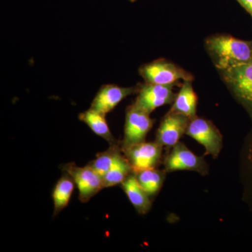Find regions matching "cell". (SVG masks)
Masks as SVG:
<instances>
[{"mask_svg":"<svg viewBox=\"0 0 252 252\" xmlns=\"http://www.w3.org/2000/svg\"><path fill=\"white\" fill-rule=\"evenodd\" d=\"M206 48L219 70L252 62V41H245L230 35L210 36Z\"/></svg>","mask_w":252,"mask_h":252,"instance_id":"cell-1","label":"cell"},{"mask_svg":"<svg viewBox=\"0 0 252 252\" xmlns=\"http://www.w3.org/2000/svg\"><path fill=\"white\" fill-rule=\"evenodd\" d=\"M225 84L252 119V62L220 70Z\"/></svg>","mask_w":252,"mask_h":252,"instance_id":"cell-2","label":"cell"},{"mask_svg":"<svg viewBox=\"0 0 252 252\" xmlns=\"http://www.w3.org/2000/svg\"><path fill=\"white\" fill-rule=\"evenodd\" d=\"M139 72L147 84L167 85L175 84L176 81L181 79L193 80L191 74L164 59L157 60L144 64L140 68Z\"/></svg>","mask_w":252,"mask_h":252,"instance_id":"cell-3","label":"cell"},{"mask_svg":"<svg viewBox=\"0 0 252 252\" xmlns=\"http://www.w3.org/2000/svg\"><path fill=\"white\" fill-rule=\"evenodd\" d=\"M186 135L197 141L205 149V155L217 158L223 147V137L213 123L195 117L190 119Z\"/></svg>","mask_w":252,"mask_h":252,"instance_id":"cell-4","label":"cell"},{"mask_svg":"<svg viewBox=\"0 0 252 252\" xmlns=\"http://www.w3.org/2000/svg\"><path fill=\"white\" fill-rule=\"evenodd\" d=\"M162 147L154 142H140L121 147L133 172L156 168L161 158Z\"/></svg>","mask_w":252,"mask_h":252,"instance_id":"cell-5","label":"cell"},{"mask_svg":"<svg viewBox=\"0 0 252 252\" xmlns=\"http://www.w3.org/2000/svg\"><path fill=\"white\" fill-rule=\"evenodd\" d=\"M63 171L72 177L79 190V200L86 203L104 189L102 177L89 165L79 167L74 163L63 166Z\"/></svg>","mask_w":252,"mask_h":252,"instance_id":"cell-6","label":"cell"},{"mask_svg":"<svg viewBox=\"0 0 252 252\" xmlns=\"http://www.w3.org/2000/svg\"><path fill=\"white\" fill-rule=\"evenodd\" d=\"M164 165L166 172L187 170L202 175L208 173V165L204 158L197 156L180 142L172 147L171 152L165 158Z\"/></svg>","mask_w":252,"mask_h":252,"instance_id":"cell-7","label":"cell"},{"mask_svg":"<svg viewBox=\"0 0 252 252\" xmlns=\"http://www.w3.org/2000/svg\"><path fill=\"white\" fill-rule=\"evenodd\" d=\"M153 124V120L148 113L139 108L135 104L129 106L126 112L122 147L145 142L146 137Z\"/></svg>","mask_w":252,"mask_h":252,"instance_id":"cell-8","label":"cell"},{"mask_svg":"<svg viewBox=\"0 0 252 252\" xmlns=\"http://www.w3.org/2000/svg\"><path fill=\"white\" fill-rule=\"evenodd\" d=\"M174 85L175 84L161 85L146 83L140 86L138 95L134 104L150 114L158 107L173 103L177 97V94L172 89Z\"/></svg>","mask_w":252,"mask_h":252,"instance_id":"cell-9","label":"cell"},{"mask_svg":"<svg viewBox=\"0 0 252 252\" xmlns=\"http://www.w3.org/2000/svg\"><path fill=\"white\" fill-rule=\"evenodd\" d=\"M190 120L182 114L169 112L158 129L156 142L162 147H174L186 134Z\"/></svg>","mask_w":252,"mask_h":252,"instance_id":"cell-10","label":"cell"},{"mask_svg":"<svg viewBox=\"0 0 252 252\" xmlns=\"http://www.w3.org/2000/svg\"><path fill=\"white\" fill-rule=\"evenodd\" d=\"M140 88V86L126 88L114 84L104 85L99 89L94 97L91 109L106 115L115 108L126 97L138 93Z\"/></svg>","mask_w":252,"mask_h":252,"instance_id":"cell-11","label":"cell"},{"mask_svg":"<svg viewBox=\"0 0 252 252\" xmlns=\"http://www.w3.org/2000/svg\"><path fill=\"white\" fill-rule=\"evenodd\" d=\"M122 188L139 214L145 215L150 210L152 207L150 196L141 187L134 172L122 182Z\"/></svg>","mask_w":252,"mask_h":252,"instance_id":"cell-12","label":"cell"},{"mask_svg":"<svg viewBox=\"0 0 252 252\" xmlns=\"http://www.w3.org/2000/svg\"><path fill=\"white\" fill-rule=\"evenodd\" d=\"M192 81H185L180 92L177 94L170 112L186 116L190 119L196 116L198 97L193 91Z\"/></svg>","mask_w":252,"mask_h":252,"instance_id":"cell-13","label":"cell"},{"mask_svg":"<svg viewBox=\"0 0 252 252\" xmlns=\"http://www.w3.org/2000/svg\"><path fill=\"white\" fill-rule=\"evenodd\" d=\"M79 118L81 122L85 123L90 127L94 133L108 142L109 145L118 144L109 129L106 121L105 114L90 108L86 112L81 113Z\"/></svg>","mask_w":252,"mask_h":252,"instance_id":"cell-14","label":"cell"},{"mask_svg":"<svg viewBox=\"0 0 252 252\" xmlns=\"http://www.w3.org/2000/svg\"><path fill=\"white\" fill-rule=\"evenodd\" d=\"M74 180L67 173L63 175L55 186L52 197L54 200V216L65 208L69 204L74 189Z\"/></svg>","mask_w":252,"mask_h":252,"instance_id":"cell-15","label":"cell"},{"mask_svg":"<svg viewBox=\"0 0 252 252\" xmlns=\"http://www.w3.org/2000/svg\"><path fill=\"white\" fill-rule=\"evenodd\" d=\"M134 173L141 187L150 197L158 193L165 177V172L156 168L147 169Z\"/></svg>","mask_w":252,"mask_h":252,"instance_id":"cell-16","label":"cell"},{"mask_svg":"<svg viewBox=\"0 0 252 252\" xmlns=\"http://www.w3.org/2000/svg\"><path fill=\"white\" fill-rule=\"evenodd\" d=\"M132 172L130 163L123 154L112 168L102 177L104 188L122 185V182Z\"/></svg>","mask_w":252,"mask_h":252,"instance_id":"cell-17","label":"cell"},{"mask_svg":"<svg viewBox=\"0 0 252 252\" xmlns=\"http://www.w3.org/2000/svg\"><path fill=\"white\" fill-rule=\"evenodd\" d=\"M122 154V148H119V144L110 145V147L107 151L97 154L96 158L92 160L89 165L101 177H103L116 163Z\"/></svg>","mask_w":252,"mask_h":252,"instance_id":"cell-18","label":"cell"},{"mask_svg":"<svg viewBox=\"0 0 252 252\" xmlns=\"http://www.w3.org/2000/svg\"><path fill=\"white\" fill-rule=\"evenodd\" d=\"M246 165L248 168L250 192L252 195V132L246 150Z\"/></svg>","mask_w":252,"mask_h":252,"instance_id":"cell-19","label":"cell"},{"mask_svg":"<svg viewBox=\"0 0 252 252\" xmlns=\"http://www.w3.org/2000/svg\"><path fill=\"white\" fill-rule=\"evenodd\" d=\"M243 9L246 10L252 18V0H236Z\"/></svg>","mask_w":252,"mask_h":252,"instance_id":"cell-20","label":"cell"},{"mask_svg":"<svg viewBox=\"0 0 252 252\" xmlns=\"http://www.w3.org/2000/svg\"><path fill=\"white\" fill-rule=\"evenodd\" d=\"M130 1H135V0H130Z\"/></svg>","mask_w":252,"mask_h":252,"instance_id":"cell-21","label":"cell"}]
</instances>
